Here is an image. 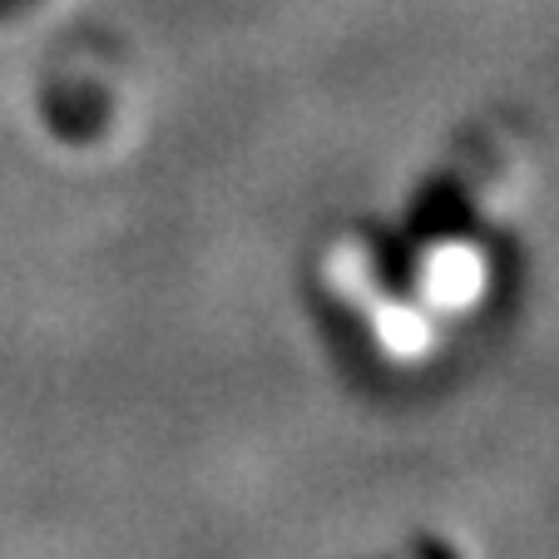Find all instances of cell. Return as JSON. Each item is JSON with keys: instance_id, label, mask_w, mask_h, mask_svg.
<instances>
[{"instance_id": "cell-1", "label": "cell", "mask_w": 559, "mask_h": 559, "mask_svg": "<svg viewBox=\"0 0 559 559\" xmlns=\"http://www.w3.org/2000/svg\"><path fill=\"white\" fill-rule=\"evenodd\" d=\"M396 559H461V555H455L445 539H421V545H412L406 555H396Z\"/></svg>"}, {"instance_id": "cell-2", "label": "cell", "mask_w": 559, "mask_h": 559, "mask_svg": "<svg viewBox=\"0 0 559 559\" xmlns=\"http://www.w3.org/2000/svg\"><path fill=\"white\" fill-rule=\"evenodd\" d=\"M40 0H0V21H21V15H31Z\"/></svg>"}]
</instances>
